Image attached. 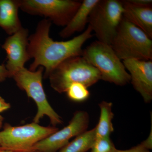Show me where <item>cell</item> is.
I'll return each mask as SVG.
<instances>
[{"mask_svg": "<svg viewBox=\"0 0 152 152\" xmlns=\"http://www.w3.org/2000/svg\"><path fill=\"white\" fill-rule=\"evenodd\" d=\"M130 2L138 6H152V0H129Z\"/></svg>", "mask_w": 152, "mask_h": 152, "instance_id": "obj_22", "label": "cell"}, {"mask_svg": "<svg viewBox=\"0 0 152 152\" xmlns=\"http://www.w3.org/2000/svg\"><path fill=\"white\" fill-rule=\"evenodd\" d=\"M124 13L123 17L137 27L152 39V6L137 5L129 0L121 1Z\"/></svg>", "mask_w": 152, "mask_h": 152, "instance_id": "obj_12", "label": "cell"}, {"mask_svg": "<svg viewBox=\"0 0 152 152\" xmlns=\"http://www.w3.org/2000/svg\"><path fill=\"white\" fill-rule=\"evenodd\" d=\"M66 93L69 99L77 102L87 100L90 96L88 88L80 83L72 84L68 88Z\"/></svg>", "mask_w": 152, "mask_h": 152, "instance_id": "obj_17", "label": "cell"}, {"mask_svg": "<svg viewBox=\"0 0 152 152\" xmlns=\"http://www.w3.org/2000/svg\"><path fill=\"white\" fill-rule=\"evenodd\" d=\"M44 68L39 67L35 71L24 67L13 75L16 83L21 90L24 91L28 96L35 102L37 111L33 122L39 124L45 116L48 117L53 126L61 124L63 120L52 107L47 99L42 84Z\"/></svg>", "mask_w": 152, "mask_h": 152, "instance_id": "obj_5", "label": "cell"}, {"mask_svg": "<svg viewBox=\"0 0 152 152\" xmlns=\"http://www.w3.org/2000/svg\"><path fill=\"white\" fill-rule=\"evenodd\" d=\"M112 107L113 104L110 102L103 101L99 104L100 115L99 122L94 128L96 138L110 137L114 132L112 122L114 113L112 111Z\"/></svg>", "mask_w": 152, "mask_h": 152, "instance_id": "obj_15", "label": "cell"}, {"mask_svg": "<svg viewBox=\"0 0 152 152\" xmlns=\"http://www.w3.org/2000/svg\"><path fill=\"white\" fill-rule=\"evenodd\" d=\"M96 139L95 128L76 137L59 152H86L91 149Z\"/></svg>", "mask_w": 152, "mask_h": 152, "instance_id": "obj_16", "label": "cell"}, {"mask_svg": "<svg viewBox=\"0 0 152 152\" xmlns=\"http://www.w3.org/2000/svg\"><path fill=\"white\" fill-rule=\"evenodd\" d=\"M0 152H24L19 151H12V150L1 149H0Z\"/></svg>", "mask_w": 152, "mask_h": 152, "instance_id": "obj_24", "label": "cell"}, {"mask_svg": "<svg viewBox=\"0 0 152 152\" xmlns=\"http://www.w3.org/2000/svg\"><path fill=\"white\" fill-rule=\"evenodd\" d=\"M51 86L57 92L66 93L74 83H80L88 88L101 80L99 71L82 56L68 58L49 74Z\"/></svg>", "mask_w": 152, "mask_h": 152, "instance_id": "obj_2", "label": "cell"}, {"mask_svg": "<svg viewBox=\"0 0 152 152\" xmlns=\"http://www.w3.org/2000/svg\"><path fill=\"white\" fill-rule=\"evenodd\" d=\"M10 103L7 102L5 100L0 96V113L7 110L10 108Z\"/></svg>", "mask_w": 152, "mask_h": 152, "instance_id": "obj_23", "label": "cell"}, {"mask_svg": "<svg viewBox=\"0 0 152 152\" xmlns=\"http://www.w3.org/2000/svg\"><path fill=\"white\" fill-rule=\"evenodd\" d=\"M34 152H39V151H34Z\"/></svg>", "mask_w": 152, "mask_h": 152, "instance_id": "obj_26", "label": "cell"}, {"mask_svg": "<svg viewBox=\"0 0 152 152\" xmlns=\"http://www.w3.org/2000/svg\"><path fill=\"white\" fill-rule=\"evenodd\" d=\"M10 77V74L6 67L5 65L0 64V83L4 81Z\"/></svg>", "mask_w": 152, "mask_h": 152, "instance_id": "obj_20", "label": "cell"}, {"mask_svg": "<svg viewBox=\"0 0 152 152\" xmlns=\"http://www.w3.org/2000/svg\"><path fill=\"white\" fill-rule=\"evenodd\" d=\"M111 46L121 60L152 61L151 39L123 17Z\"/></svg>", "mask_w": 152, "mask_h": 152, "instance_id": "obj_4", "label": "cell"}, {"mask_svg": "<svg viewBox=\"0 0 152 152\" xmlns=\"http://www.w3.org/2000/svg\"><path fill=\"white\" fill-rule=\"evenodd\" d=\"M99 0H84L69 23L60 31L59 36L63 38L70 37L77 32H81L88 23L91 12Z\"/></svg>", "mask_w": 152, "mask_h": 152, "instance_id": "obj_14", "label": "cell"}, {"mask_svg": "<svg viewBox=\"0 0 152 152\" xmlns=\"http://www.w3.org/2000/svg\"><path fill=\"white\" fill-rule=\"evenodd\" d=\"M89 123V116L88 113L83 110L77 111L68 125L37 143L33 148V152H57L60 151L72 138L87 131Z\"/></svg>", "mask_w": 152, "mask_h": 152, "instance_id": "obj_9", "label": "cell"}, {"mask_svg": "<svg viewBox=\"0 0 152 152\" xmlns=\"http://www.w3.org/2000/svg\"><path fill=\"white\" fill-rule=\"evenodd\" d=\"M121 1L99 0L89 16L88 23L97 41L111 45L122 19Z\"/></svg>", "mask_w": 152, "mask_h": 152, "instance_id": "obj_7", "label": "cell"}, {"mask_svg": "<svg viewBox=\"0 0 152 152\" xmlns=\"http://www.w3.org/2000/svg\"><path fill=\"white\" fill-rule=\"evenodd\" d=\"M4 119V118L3 117L0 115V128L2 126Z\"/></svg>", "mask_w": 152, "mask_h": 152, "instance_id": "obj_25", "label": "cell"}, {"mask_svg": "<svg viewBox=\"0 0 152 152\" xmlns=\"http://www.w3.org/2000/svg\"><path fill=\"white\" fill-rule=\"evenodd\" d=\"M82 56L99 71L101 80L121 86L130 82L129 74L110 45L94 41L83 50Z\"/></svg>", "mask_w": 152, "mask_h": 152, "instance_id": "obj_3", "label": "cell"}, {"mask_svg": "<svg viewBox=\"0 0 152 152\" xmlns=\"http://www.w3.org/2000/svg\"><path fill=\"white\" fill-rule=\"evenodd\" d=\"M115 152H151L150 150L147 149L141 144H140L136 146L133 147L129 149L120 150L117 149Z\"/></svg>", "mask_w": 152, "mask_h": 152, "instance_id": "obj_19", "label": "cell"}, {"mask_svg": "<svg viewBox=\"0 0 152 152\" xmlns=\"http://www.w3.org/2000/svg\"><path fill=\"white\" fill-rule=\"evenodd\" d=\"M58 130L34 122L17 126L6 124L0 131V149L33 152L36 144Z\"/></svg>", "mask_w": 152, "mask_h": 152, "instance_id": "obj_6", "label": "cell"}, {"mask_svg": "<svg viewBox=\"0 0 152 152\" xmlns=\"http://www.w3.org/2000/svg\"><path fill=\"white\" fill-rule=\"evenodd\" d=\"M142 145L143 146L147 149L150 150L152 148V126L151 127V131L150 132L148 137L145 140L141 143Z\"/></svg>", "mask_w": 152, "mask_h": 152, "instance_id": "obj_21", "label": "cell"}, {"mask_svg": "<svg viewBox=\"0 0 152 152\" xmlns=\"http://www.w3.org/2000/svg\"><path fill=\"white\" fill-rule=\"evenodd\" d=\"M29 31L22 27L6 39L2 45L7 53L6 67L10 77L20 69L25 67L26 63L31 59L28 50Z\"/></svg>", "mask_w": 152, "mask_h": 152, "instance_id": "obj_10", "label": "cell"}, {"mask_svg": "<svg viewBox=\"0 0 152 152\" xmlns=\"http://www.w3.org/2000/svg\"><path fill=\"white\" fill-rule=\"evenodd\" d=\"M123 63L130 75L134 88L146 103H149L152 100V61L131 59Z\"/></svg>", "mask_w": 152, "mask_h": 152, "instance_id": "obj_11", "label": "cell"}, {"mask_svg": "<svg viewBox=\"0 0 152 152\" xmlns=\"http://www.w3.org/2000/svg\"><path fill=\"white\" fill-rule=\"evenodd\" d=\"M19 8L18 0H0V27L9 36L22 27Z\"/></svg>", "mask_w": 152, "mask_h": 152, "instance_id": "obj_13", "label": "cell"}, {"mask_svg": "<svg viewBox=\"0 0 152 152\" xmlns=\"http://www.w3.org/2000/svg\"><path fill=\"white\" fill-rule=\"evenodd\" d=\"M117 149L110 138H96L91 152H115Z\"/></svg>", "mask_w": 152, "mask_h": 152, "instance_id": "obj_18", "label": "cell"}, {"mask_svg": "<svg viewBox=\"0 0 152 152\" xmlns=\"http://www.w3.org/2000/svg\"><path fill=\"white\" fill-rule=\"evenodd\" d=\"M20 8L27 13L45 17L55 24L65 27L78 10L82 1L18 0Z\"/></svg>", "mask_w": 152, "mask_h": 152, "instance_id": "obj_8", "label": "cell"}, {"mask_svg": "<svg viewBox=\"0 0 152 152\" xmlns=\"http://www.w3.org/2000/svg\"><path fill=\"white\" fill-rule=\"evenodd\" d=\"M52 22L47 19L38 23L35 31L29 37L28 50L31 58L34 59L29 70L36 71L39 67L45 69L44 78L60 64L68 58L82 56V47L93 37L89 25L83 32L66 41L57 42L50 37Z\"/></svg>", "mask_w": 152, "mask_h": 152, "instance_id": "obj_1", "label": "cell"}]
</instances>
